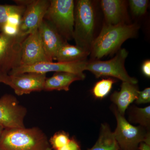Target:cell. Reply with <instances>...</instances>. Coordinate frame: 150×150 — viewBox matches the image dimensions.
I'll list each match as a JSON object with an SVG mask.
<instances>
[{"instance_id": "1", "label": "cell", "mask_w": 150, "mask_h": 150, "mask_svg": "<svg viewBox=\"0 0 150 150\" xmlns=\"http://www.w3.org/2000/svg\"><path fill=\"white\" fill-rule=\"evenodd\" d=\"M139 29L136 23L115 25L105 23L92 44L90 54L91 60H98L118 51L126 40L135 37Z\"/></svg>"}, {"instance_id": "2", "label": "cell", "mask_w": 150, "mask_h": 150, "mask_svg": "<svg viewBox=\"0 0 150 150\" xmlns=\"http://www.w3.org/2000/svg\"><path fill=\"white\" fill-rule=\"evenodd\" d=\"M0 150H52L45 133L36 127L4 129Z\"/></svg>"}, {"instance_id": "3", "label": "cell", "mask_w": 150, "mask_h": 150, "mask_svg": "<svg viewBox=\"0 0 150 150\" xmlns=\"http://www.w3.org/2000/svg\"><path fill=\"white\" fill-rule=\"evenodd\" d=\"M96 23V12L93 2L79 0L74 9L73 38L76 45L90 51L93 42Z\"/></svg>"}, {"instance_id": "4", "label": "cell", "mask_w": 150, "mask_h": 150, "mask_svg": "<svg viewBox=\"0 0 150 150\" xmlns=\"http://www.w3.org/2000/svg\"><path fill=\"white\" fill-rule=\"evenodd\" d=\"M74 9L73 0H51L43 19L67 41L73 38Z\"/></svg>"}, {"instance_id": "5", "label": "cell", "mask_w": 150, "mask_h": 150, "mask_svg": "<svg viewBox=\"0 0 150 150\" xmlns=\"http://www.w3.org/2000/svg\"><path fill=\"white\" fill-rule=\"evenodd\" d=\"M111 109L117 121L113 134L120 150H139L141 142H150V131L141 126L132 125L119 113L115 105Z\"/></svg>"}, {"instance_id": "6", "label": "cell", "mask_w": 150, "mask_h": 150, "mask_svg": "<svg viewBox=\"0 0 150 150\" xmlns=\"http://www.w3.org/2000/svg\"><path fill=\"white\" fill-rule=\"evenodd\" d=\"M128 55L126 49L121 48L118 50L115 56L108 61L91 60L87 62L85 71L91 72L96 78L111 77L123 82L137 84L138 80L130 76L125 69V60Z\"/></svg>"}, {"instance_id": "7", "label": "cell", "mask_w": 150, "mask_h": 150, "mask_svg": "<svg viewBox=\"0 0 150 150\" xmlns=\"http://www.w3.org/2000/svg\"><path fill=\"white\" fill-rule=\"evenodd\" d=\"M27 109L15 96L6 94L0 98V123L5 129L23 128Z\"/></svg>"}, {"instance_id": "8", "label": "cell", "mask_w": 150, "mask_h": 150, "mask_svg": "<svg viewBox=\"0 0 150 150\" xmlns=\"http://www.w3.org/2000/svg\"><path fill=\"white\" fill-rule=\"evenodd\" d=\"M26 38L0 33V71L8 74L19 67L22 43Z\"/></svg>"}, {"instance_id": "9", "label": "cell", "mask_w": 150, "mask_h": 150, "mask_svg": "<svg viewBox=\"0 0 150 150\" xmlns=\"http://www.w3.org/2000/svg\"><path fill=\"white\" fill-rule=\"evenodd\" d=\"M86 60L71 62H48L38 63L29 66L18 67L11 70L8 75L18 74L26 73L46 74L50 72L71 73L85 76V71Z\"/></svg>"}, {"instance_id": "10", "label": "cell", "mask_w": 150, "mask_h": 150, "mask_svg": "<svg viewBox=\"0 0 150 150\" xmlns=\"http://www.w3.org/2000/svg\"><path fill=\"white\" fill-rule=\"evenodd\" d=\"M49 4L48 0H29L22 17L18 36L26 37L38 28L44 19Z\"/></svg>"}, {"instance_id": "11", "label": "cell", "mask_w": 150, "mask_h": 150, "mask_svg": "<svg viewBox=\"0 0 150 150\" xmlns=\"http://www.w3.org/2000/svg\"><path fill=\"white\" fill-rule=\"evenodd\" d=\"M46 78V74L36 73L8 75L5 84L11 88L17 95L20 96L43 91Z\"/></svg>"}, {"instance_id": "12", "label": "cell", "mask_w": 150, "mask_h": 150, "mask_svg": "<svg viewBox=\"0 0 150 150\" xmlns=\"http://www.w3.org/2000/svg\"><path fill=\"white\" fill-rule=\"evenodd\" d=\"M51 62L43 48L38 28L29 34L22 43L19 67Z\"/></svg>"}, {"instance_id": "13", "label": "cell", "mask_w": 150, "mask_h": 150, "mask_svg": "<svg viewBox=\"0 0 150 150\" xmlns=\"http://www.w3.org/2000/svg\"><path fill=\"white\" fill-rule=\"evenodd\" d=\"M38 30L46 56L50 62H53L59 48L67 41L45 20L40 23Z\"/></svg>"}, {"instance_id": "14", "label": "cell", "mask_w": 150, "mask_h": 150, "mask_svg": "<svg viewBox=\"0 0 150 150\" xmlns=\"http://www.w3.org/2000/svg\"><path fill=\"white\" fill-rule=\"evenodd\" d=\"M100 5L105 23L111 25L126 23L127 20V4L123 0H102Z\"/></svg>"}, {"instance_id": "15", "label": "cell", "mask_w": 150, "mask_h": 150, "mask_svg": "<svg viewBox=\"0 0 150 150\" xmlns=\"http://www.w3.org/2000/svg\"><path fill=\"white\" fill-rule=\"evenodd\" d=\"M139 91L137 84L123 82L120 91H114L110 97V100L119 113L124 116L127 108L137 100Z\"/></svg>"}, {"instance_id": "16", "label": "cell", "mask_w": 150, "mask_h": 150, "mask_svg": "<svg viewBox=\"0 0 150 150\" xmlns=\"http://www.w3.org/2000/svg\"><path fill=\"white\" fill-rule=\"evenodd\" d=\"M85 76L71 73L56 72L50 78H46L43 91H69L71 84L75 81L84 79Z\"/></svg>"}, {"instance_id": "17", "label": "cell", "mask_w": 150, "mask_h": 150, "mask_svg": "<svg viewBox=\"0 0 150 150\" xmlns=\"http://www.w3.org/2000/svg\"><path fill=\"white\" fill-rule=\"evenodd\" d=\"M90 54L76 45H71L67 42L60 47L57 51L55 60L57 62H71L86 60Z\"/></svg>"}, {"instance_id": "18", "label": "cell", "mask_w": 150, "mask_h": 150, "mask_svg": "<svg viewBox=\"0 0 150 150\" xmlns=\"http://www.w3.org/2000/svg\"><path fill=\"white\" fill-rule=\"evenodd\" d=\"M88 150H120L113 132L107 123L102 124L97 141Z\"/></svg>"}, {"instance_id": "19", "label": "cell", "mask_w": 150, "mask_h": 150, "mask_svg": "<svg viewBox=\"0 0 150 150\" xmlns=\"http://www.w3.org/2000/svg\"><path fill=\"white\" fill-rule=\"evenodd\" d=\"M128 118L131 123L139 124L150 131V106L139 108L132 105L127 108Z\"/></svg>"}, {"instance_id": "20", "label": "cell", "mask_w": 150, "mask_h": 150, "mask_svg": "<svg viewBox=\"0 0 150 150\" xmlns=\"http://www.w3.org/2000/svg\"><path fill=\"white\" fill-rule=\"evenodd\" d=\"M25 9V7L17 4H0V33L10 16L15 13L23 15Z\"/></svg>"}, {"instance_id": "21", "label": "cell", "mask_w": 150, "mask_h": 150, "mask_svg": "<svg viewBox=\"0 0 150 150\" xmlns=\"http://www.w3.org/2000/svg\"><path fill=\"white\" fill-rule=\"evenodd\" d=\"M115 79L109 78L103 79L97 82L94 86L92 93L95 98L103 99L107 96L112 89V85L115 83Z\"/></svg>"}, {"instance_id": "22", "label": "cell", "mask_w": 150, "mask_h": 150, "mask_svg": "<svg viewBox=\"0 0 150 150\" xmlns=\"http://www.w3.org/2000/svg\"><path fill=\"white\" fill-rule=\"evenodd\" d=\"M70 139L69 133L60 131L56 132L50 138L49 142L52 150H56L67 144Z\"/></svg>"}, {"instance_id": "23", "label": "cell", "mask_w": 150, "mask_h": 150, "mask_svg": "<svg viewBox=\"0 0 150 150\" xmlns=\"http://www.w3.org/2000/svg\"><path fill=\"white\" fill-rule=\"evenodd\" d=\"M129 5L132 13L135 16H142L146 11L148 7V0H130Z\"/></svg>"}, {"instance_id": "24", "label": "cell", "mask_w": 150, "mask_h": 150, "mask_svg": "<svg viewBox=\"0 0 150 150\" xmlns=\"http://www.w3.org/2000/svg\"><path fill=\"white\" fill-rule=\"evenodd\" d=\"M150 102V88H146L142 91H139L136 100L137 104H145Z\"/></svg>"}, {"instance_id": "25", "label": "cell", "mask_w": 150, "mask_h": 150, "mask_svg": "<svg viewBox=\"0 0 150 150\" xmlns=\"http://www.w3.org/2000/svg\"><path fill=\"white\" fill-rule=\"evenodd\" d=\"M19 28L15 25H12L9 23H6L4 25L1 32L6 35L11 36H16L18 35Z\"/></svg>"}, {"instance_id": "26", "label": "cell", "mask_w": 150, "mask_h": 150, "mask_svg": "<svg viewBox=\"0 0 150 150\" xmlns=\"http://www.w3.org/2000/svg\"><path fill=\"white\" fill-rule=\"evenodd\" d=\"M56 150H81L79 142L74 138L70 139L69 142L61 149Z\"/></svg>"}, {"instance_id": "27", "label": "cell", "mask_w": 150, "mask_h": 150, "mask_svg": "<svg viewBox=\"0 0 150 150\" xmlns=\"http://www.w3.org/2000/svg\"><path fill=\"white\" fill-rule=\"evenodd\" d=\"M142 73L145 76L150 77V61L147 60L142 64Z\"/></svg>"}, {"instance_id": "28", "label": "cell", "mask_w": 150, "mask_h": 150, "mask_svg": "<svg viewBox=\"0 0 150 150\" xmlns=\"http://www.w3.org/2000/svg\"><path fill=\"white\" fill-rule=\"evenodd\" d=\"M139 150H150V142H141L139 145Z\"/></svg>"}, {"instance_id": "29", "label": "cell", "mask_w": 150, "mask_h": 150, "mask_svg": "<svg viewBox=\"0 0 150 150\" xmlns=\"http://www.w3.org/2000/svg\"><path fill=\"white\" fill-rule=\"evenodd\" d=\"M8 74L0 71V83H4L5 84L6 81Z\"/></svg>"}, {"instance_id": "30", "label": "cell", "mask_w": 150, "mask_h": 150, "mask_svg": "<svg viewBox=\"0 0 150 150\" xmlns=\"http://www.w3.org/2000/svg\"><path fill=\"white\" fill-rule=\"evenodd\" d=\"M4 126L0 123V138H1L2 134L3 131L4 130Z\"/></svg>"}]
</instances>
